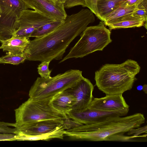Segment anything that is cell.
<instances>
[{
	"label": "cell",
	"instance_id": "obj_1",
	"mask_svg": "<svg viewBox=\"0 0 147 147\" xmlns=\"http://www.w3.org/2000/svg\"><path fill=\"white\" fill-rule=\"evenodd\" d=\"M94 21L93 13L90 9H82L76 13L67 15L63 22L55 30L30 40L23 55L30 61L61 59L71 42Z\"/></svg>",
	"mask_w": 147,
	"mask_h": 147
},
{
	"label": "cell",
	"instance_id": "obj_2",
	"mask_svg": "<svg viewBox=\"0 0 147 147\" xmlns=\"http://www.w3.org/2000/svg\"><path fill=\"white\" fill-rule=\"evenodd\" d=\"M143 114L137 113L129 116L108 118L88 125H81L65 129L64 136L72 138L92 141H112L116 136L124 134L144 124Z\"/></svg>",
	"mask_w": 147,
	"mask_h": 147
},
{
	"label": "cell",
	"instance_id": "obj_3",
	"mask_svg": "<svg viewBox=\"0 0 147 147\" xmlns=\"http://www.w3.org/2000/svg\"><path fill=\"white\" fill-rule=\"evenodd\" d=\"M140 70L138 62L131 59L120 64H105L95 72L96 85L106 95H122L131 89Z\"/></svg>",
	"mask_w": 147,
	"mask_h": 147
},
{
	"label": "cell",
	"instance_id": "obj_4",
	"mask_svg": "<svg viewBox=\"0 0 147 147\" xmlns=\"http://www.w3.org/2000/svg\"><path fill=\"white\" fill-rule=\"evenodd\" d=\"M53 98L34 99L29 97L14 110L16 127L41 121L67 119L66 114L53 107Z\"/></svg>",
	"mask_w": 147,
	"mask_h": 147
},
{
	"label": "cell",
	"instance_id": "obj_5",
	"mask_svg": "<svg viewBox=\"0 0 147 147\" xmlns=\"http://www.w3.org/2000/svg\"><path fill=\"white\" fill-rule=\"evenodd\" d=\"M103 22L96 26L87 27L80 38L59 63L69 59L82 58L98 51H102L112 41L111 32Z\"/></svg>",
	"mask_w": 147,
	"mask_h": 147
},
{
	"label": "cell",
	"instance_id": "obj_6",
	"mask_svg": "<svg viewBox=\"0 0 147 147\" xmlns=\"http://www.w3.org/2000/svg\"><path fill=\"white\" fill-rule=\"evenodd\" d=\"M82 73L79 70L70 69L53 77H38L30 89L29 97L34 99L53 98L75 85L84 77Z\"/></svg>",
	"mask_w": 147,
	"mask_h": 147
},
{
	"label": "cell",
	"instance_id": "obj_7",
	"mask_svg": "<svg viewBox=\"0 0 147 147\" xmlns=\"http://www.w3.org/2000/svg\"><path fill=\"white\" fill-rule=\"evenodd\" d=\"M27 9L21 0H0V40L14 36L20 14Z\"/></svg>",
	"mask_w": 147,
	"mask_h": 147
},
{
	"label": "cell",
	"instance_id": "obj_8",
	"mask_svg": "<svg viewBox=\"0 0 147 147\" xmlns=\"http://www.w3.org/2000/svg\"><path fill=\"white\" fill-rule=\"evenodd\" d=\"M56 19L47 16L34 10L28 9L21 13L18 22V28L14 36L29 38L36 30L43 25L54 21Z\"/></svg>",
	"mask_w": 147,
	"mask_h": 147
},
{
	"label": "cell",
	"instance_id": "obj_9",
	"mask_svg": "<svg viewBox=\"0 0 147 147\" xmlns=\"http://www.w3.org/2000/svg\"><path fill=\"white\" fill-rule=\"evenodd\" d=\"M88 109L98 111L116 112L123 116L128 113L129 106L122 94L106 95L100 98H93Z\"/></svg>",
	"mask_w": 147,
	"mask_h": 147
},
{
	"label": "cell",
	"instance_id": "obj_10",
	"mask_svg": "<svg viewBox=\"0 0 147 147\" xmlns=\"http://www.w3.org/2000/svg\"><path fill=\"white\" fill-rule=\"evenodd\" d=\"M94 86L88 79L83 77L75 85L67 90L74 96L75 102L72 110L87 109L93 98Z\"/></svg>",
	"mask_w": 147,
	"mask_h": 147
},
{
	"label": "cell",
	"instance_id": "obj_11",
	"mask_svg": "<svg viewBox=\"0 0 147 147\" xmlns=\"http://www.w3.org/2000/svg\"><path fill=\"white\" fill-rule=\"evenodd\" d=\"M28 9H33L47 16L64 20L67 15L64 4L57 0H21Z\"/></svg>",
	"mask_w": 147,
	"mask_h": 147
},
{
	"label": "cell",
	"instance_id": "obj_12",
	"mask_svg": "<svg viewBox=\"0 0 147 147\" xmlns=\"http://www.w3.org/2000/svg\"><path fill=\"white\" fill-rule=\"evenodd\" d=\"M67 115L69 118L79 125L92 124L111 117L123 116L116 112L98 111L88 108L82 111L71 110Z\"/></svg>",
	"mask_w": 147,
	"mask_h": 147
},
{
	"label": "cell",
	"instance_id": "obj_13",
	"mask_svg": "<svg viewBox=\"0 0 147 147\" xmlns=\"http://www.w3.org/2000/svg\"><path fill=\"white\" fill-rule=\"evenodd\" d=\"M65 120L41 121L16 128L18 131L26 134L32 135H41L50 132L63 125Z\"/></svg>",
	"mask_w": 147,
	"mask_h": 147
},
{
	"label": "cell",
	"instance_id": "obj_14",
	"mask_svg": "<svg viewBox=\"0 0 147 147\" xmlns=\"http://www.w3.org/2000/svg\"><path fill=\"white\" fill-rule=\"evenodd\" d=\"M30 41L29 38L13 36L8 39L0 40L1 43L0 49L9 54L23 55L24 51Z\"/></svg>",
	"mask_w": 147,
	"mask_h": 147
},
{
	"label": "cell",
	"instance_id": "obj_15",
	"mask_svg": "<svg viewBox=\"0 0 147 147\" xmlns=\"http://www.w3.org/2000/svg\"><path fill=\"white\" fill-rule=\"evenodd\" d=\"M66 128L65 123L54 130L49 133L39 135H30L18 131L16 132V140L18 141H49L54 139H63L65 136L63 132Z\"/></svg>",
	"mask_w": 147,
	"mask_h": 147
},
{
	"label": "cell",
	"instance_id": "obj_16",
	"mask_svg": "<svg viewBox=\"0 0 147 147\" xmlns=\"http://www.w3.org/2000/svg\"><path fill=\"white\" fill-rule=\"evenodd\" d=\"M75 102L74 96L67 89L57 94L51 100L55 109L66 115L72 110Z\"/></svg>",
	"mask_w": 147,
	"mask_h": 147
},
{
	"label": "cell",
	"instance_id": "obj_17",
	"mask_svg": "<svg viewBox=\"0 0 147 147\" xmlns=\"http://www.w3.org/2000/svg\"><path fill=\"white\" fill-rule=\"evenodd\" d=\"M125 2L104 18L102 22L105 25L115 23L123 18L132 14L137 5L126 6Z\"/></svg>",
	"mask_w": 147,
	"mask_h": 147
},
{
	"label": "cell",
	"instance_id": "obj_18",
	"mask_svg": "<svg viewBox=\"0 0 147 147\" xmlns=\"http://www.w3.org/2000/svg\"><path fill=\"white\" fill-rule=\"evenodd\" d=\"M147 20L133 16L131 14L126 16L117 22L106 25L110 30L139 27L144 26Z\"/></svg>",
	"mask_w": 147,
	"mask_h": 147
},
{
	"label": "cell",
	"instance_id": "obj_19",
	"mask_svg": "<svg viewBox=\"0 0 147 147\" xmlns=\"http://www.w3.org/2000/svg\"><path fill=\"white\" fill-rule=\"evenodd\" d=\"M127 0H98L97 8L102 21L110 13L119 7Z\"/></svg>",
	"mask_w": 147,
	"mask_h": 147
},
{
	"label": "cell",
	"instance_id": "obj_20",
	"mask_svg": "<svg viewBox=\"0 0 147 147\" xmlns=\"http://www.w3.org/2000/svg\"><path fill=\"white\" fill-rule=\"evenodd\" d=\"M64 20H57L46 24L35 30L30 37L37 38L45 36L58 28L63 22Z\"/></svg>",
	"mask_w": 147,
	"mask_h": 147
},
{
	"label": "cell",
	"instance_id": "obj_21",
	"mask_svg": "<svg viewBox=\"0 0 147 147\" xmlns=\"http://www.w3.org/2000/svg\"><path fill=\"white\" fill-rule=\"evenodd\" d=\"M26 60V57L24 55L9 54L0 57V63L18 65L24 62Z\"/></svg>",
	"mask_w": 147,
	"mask_h": 147
},
{
	"label": "cell",
	"instance_id": "obj_22",
	"mask_svg": "<svg viewBox=\"0 0 147 147\" xmlns=\"http://www.w3.org/2000/svg\"><path fill=\"white\" fill-rule=\"evenodd\" d=\"M51 61H44L41 62L37 67L38 71L40 77L47 78L50 76L52 70L49 69V66Z\"/></svg>",
	"mask_w": 147,
	"mask_h": 147
},
{
	"label": "cell",
	"instance_id": "obj_23",
	"mask_svg": "<svg viewBox=\"0 0 147 147\" xmlns=\"http://www.w3.org/2000/svg\"><path fill=\"white\" fill-rule=\"evenodd\" d=\"M15 123L0 121V133L15 134L17 130Z\"/></svg>",
	"mask_w": 147,
	"mask_h": 147
},
{
	"label": "cell",
	"instance_id": "obj_24",
	"mask_svg": "<svg viewBox=\"0 0 147 147\" xmlns=\"http://www.w3.org/2000/svg\"><path fill=\"white\" fill-rule=\"evenodd\" d=\"M86 7H88L95 15L100 20L97 8L98 0H84Z\"/></svg>",
	"mask_w": 147,
	"mask_h": 147
},
{
	"label": "cell",
	"instance_id": "obj_25",
	"mask_svg": "<svg viewBox=\"0 0 147 147\" xmlns=\"http://www.w3.org/2000/svg\"><path fill=\"white\" fill-rule=\"evenodd\" d=\"M78 5L86 7L84 0H67L64 4V8L67 9Z\"/></svg>",
	"mask_w": 147,
	"mask_h": 147
},
{
	"label": "cell",
	"instance_id": "obj_26",
	"mask_svg": "<svg viewBox=\"0 0 147 147\" xmlns=\"http://www.w3.org/2000/svg\"><path fill=\"white\" fill-rule=\"evenodd\" d=\"M147 11L145 9L137 8L132 14V15L135 17L144 19L147 20Z\"/></svg>",
	"mask_w": 147,
	"mask_h": 147
},
{
	"label": "cell",
	"instance_id": "obj_27",
	"mask_svg": "<svg viewBox=\"0 0 147 147\" xmlns=\"http://www.w3.org/2000/svg\"><path fill=\"white\" fill-rule=\"evenodd\" d=\"M15 138L14 134L0 133V141H15Z\"/></svg>",
	"mask_w": 147,
	"mask_h": 147
},
{
	"label": "cell",
	"instance_id": "obj_28",
	"mask_svg": "<svg viewBox=\"0 0 147 147\" xmlns=\"http://www.w3.org/2000/svg\"><path fill=\"white\" fill-rule=\"evenodd\" d=\"M147 0H142L137 5V8L142 9L147 11Z\"/></svg>",
	"mask_w": 147,
	"mask_h": 147
},
{
	"label": "cell",
	"instance_id": "obj_29",
	"mask_svg": "<svg viewBox=\"0 0 147 147\" xmlns=\"http://www.w3.org/2000/svg\"><path fill=\"white\" fill-rule=\"evenodd\" d=\"M142 0H127L125 2L126 6L137 5Z\"/></svg>",
	"mask_w": 147,
	"mask_h": 147
},
{
	"label": "cell",
	"instance_id": "obj_30",
	"mask_svg": "<svg viewBox=\"0 0 147 147\" xmlns=\"http://www.w3.org/2000/svg\"><path fill=\"white\" fill-rule=\"evenodd\" d=\"M142 90L143 92L146 94L147 93V85L146 84H144L142 86Z\"/></svg>",
	"mask_w": 147,
	"mask_h": 147
},
{
	"label": "cell",
	"instance_id": "obj_31",
	"mask_svg": "<svg viewBox=\"0 0 147 147\" xmlns=\"http://www.w3.org/2000/svg\"><path fill=\"white\" fill-rule=\"evenodd\" d=\"M57 1L61 2L64 4L67 0H57Z\"/></svg>",
	"mask_w": 147,
	"mask_h": 147
}]
</instances>
